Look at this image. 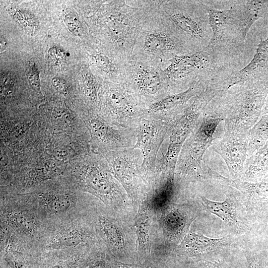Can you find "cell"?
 Returning <instances> with one entry per match:
<instances>
[{
    "instance_id": "obj_31",
    "label": "cell",
    "mask_w": 268,
    "mask_h": 268,
    "mask_svg": "<svg viewBox=\"0 0 268 268\" xmlns=\"http://www.w3.org/2000/svg\"><path fill=\"white\" fill-rule=\"evenodd\" d=\"M80 90L89 112L98 113L99 94L103 85L90 68L85 66L82 71Z\"/></svg>"
},
{
    "instance_id": "obj_23",
    "label": "cell",
    "mask_w": 268,
    "mask_h": 268,
    "mask_svg": "<svg viewBox=\"0 0 268 268\" xmlns=\"http://www.w3.org/2000/svg\"><path fill=\"white\" fill-rule=\"evenodd\" d=\"M88 58L92 66L106 82L123 83L130 60L110 49L108 51L92 49L88 52Z\"/></svg>"
},
{
    "instance_id": "obj_41",
    "label": "cell",
    "mask_w": 268,
    "mask_h": 268,
    "mask_svg": "<svg viewBox=\"0 0 268 268\" xmlns=\"http://www.w3.org/2000/svg\"><path fill=\"white\" fill-rule=\"evenodd\" d=\"M246 268H264L262 263L260 260L253 256H246Z\"/></svg>"
},
{
    "instance_id": "obj_38",
    "label": "cell",
    "mask_w": 268,
    "mask_h": 268,
    "mask_svg": "<svg viewBox=\"0 0 268 268\" xmlns=\"http://www.w3.org/2000/svg\"><path fill=\"white\" fill-rule=\"evenodd\" d=\"M48 56L50 62L54 67H61L65 64L66 54L60 48H51L48 51Z\"/></svg>"
},
{
    "instance_id": "obj_22",
    "label": "cell",
    "mask_w": 268,
    "mask_h": 268,
    "mask_svg": "<svg viewBox=\"0 0 268 268\" xmlns=\"http://www.w3.org/2000/svg\"><path fill=\"white\" fill-rule=\"evenodd\" d=\"M231 241L230 235L211 238L189 230L174 250L177 256L181 258L200 262L208 253L225 246Z\"/></svg>"
},
{
    "instance_id": "obj_29",
    "label": "cell",
    "mask_w": 268,
    "mask_h": 268,
    "mask_svg": "<svg viewBox=\"0 0 268 268\" xmlns=\"http://www.w3.org/2000/svg\"><path fill=\"white\" fill-rule=\"evenodd\" d=\"M268 173V141L247 158L241 180L249 182L263 181Z\"/></svg>"
},
{
    "instance_id": "obj_14",
    "label": "cell",
    "mask_w": 268,
    "mask_h": 268,
    "mask_svg": "<svg viewBox=\"0 0 268 268\" xmlns=\"http://www.w3.org/2000/svg\"><path fill=\"white\" fill-rule=\"evenodd\" d=\"M174 122H167L144 116L135 128L136 142L134 147L141 155L140 171L149 189L157 177V155L162 143L168 136Z\"/></svg>"
},
{
    "instance_id": "obj_43",
    "label": "cell",
    "mask_w": 268,
    "mask_h": 268,
    "mask_svg": "<svg viewBox=\"0 0 268 268\" xmlns=\"http://www.w3.org/2000/svg\"><path fill=\"white\" fill-rule=\"evenodd\" d=\"M7 46V43L6 40L3 36H0V52L6 49Z\"/></svg>"
},
{
    "instance_id": "obj_25",
    "label": "cell",
    "mask_w": 268,
    "mask_h": 268,
    "mask_svg": "<svg viewBox=\"0 0 268 268\" xmlns=\"http://www.w3.org/2000/svg\"><path fill=\"white\" fill-rule=\"evenodd\" d=\"M267 77H268V31L266 39L259 42L256 54L250 63L240 70L230 71L226 78V84L229 89L248 80Z\"/></svg>"
},
{
    "instance_id": "obj_8",
    "label": "cell",
    "mask_w": 268,
    "mask_h": 268,
    "mask_svg": "<svg viewBox=\"0 0 268 268\" xmlns=\"http://www.w3.org/2000/svg\"><path fill=\"white\" fill-rule=\"evenodd\" d=\"M228 68L208 46L194 53L176 56L163 68L171 94L186 90L197 81L207 83Z\"/></svg>"
},
{
    "instance_id": "obj_39",
    "label": "cell",
    "mask_w": 268,
    "mask_h": 268,
    "mask_svg": "<svg viewBox=\"0 0 268 268\" xmlns=\"http://www.w3.org/2000/svg\"><path fill=\"white\" fill-rule=\"evenodd\" d=\"M51 84L54 89L60 95L67 97L69 94L68 85L67 81L63 78L54 77L51 79Z\"/></svg>"
},
{
    "instance_id": "obj_3",
    "label": "cell",
    "mask_w": 268,
    "mask_h": 268,
    "mask_svg": "<svg viewBox=\"0 0 268 268\" xmlns=\"http://www.w3.org/2000/svg\"><path fill=\"white\" fill-rule=\"evenodd\" d=\"M79 191L95 197L112 208H124L130 198L113 175L104 156L90 152L69 161L64 172Z\"/></svg>"
},
{
    "instance_id": "obj_45",
    "label": "cell",
    "mask_w": 268,
    "mask_h": 268,
    "mask_svg": "<svg viewBox=\"0 0 268 268\" xmlns=\"http://www.w3.org/2000/svg\"><path fill=\"white\" fill-rule=\"evenodd\" d=\"M263 21L268 31V12L265 16V17L263 18Z\"/></svg>"
},
{
    "instance_id": "obj_2",
    "label": "cell",
    "mask_w": 268,
    "mask_h": 268,
    "mask_svg": "<svg viewBox=\"0 0 268 268\" xmlns=\"http://www.w3.org/2000/svg\"><path fill=\"white\" fill-rule=\"evenodd\" d=\"M161 0H115L95 19L110 49L130 60L138 33Z\"/></svg>"
},
{
    "instance_id": "obj_6",
    "label": "cell",
    "mask_w": 268,
    "mask_h": 268,
    "mask_svg": "<svg viewBox=\"0 0 268 268\" xmlns=\"http://www.w3.org/2000/svg\"><path fill=\"white\" fill-rule=\"evenodd\" d=\"M0 154L10 161L44 148L46 128L40 114L1 112Z\"/></svg>"
},
{
    "instance_id": "obj_7",
    "label": "cell",
    "mask_w": 268,
    "mask_h": 268,
    "mask_svg": "<svg viewBox=\"0 0 268 268\" xmlns=\"http://www.w3.org/2000/svg\"><path fill=\"white\" fill-rule=\"evenodd\" d=\"M200 122L186 139L180 151L175 172L176 189L198 183L204 178L201 161L207 148L214 140L213 135L220 117L202 112Z\"/></svg>"
},
{
    "instance_id": "obj_17",
    "label": "cell",
    "mask_w": 268,
    "mask_h": 268,
    "mask_svg": "<svg viewBox=\"0 0 268 268\" xmlns=\"http://www.w3.org/2000/svg\"><path fill=\"white\" fill-rule=\"evenodd\" d=\"M160 213L159 223L165 244L174 249L189 231L191 223L198 216V211L192 204L172 201Z\"/></svg>"
},
{
    "instance_id": "obj_1",
    "label": "cell",
    "mask_w": 268,
    "mask_h": 268,
    "mask_svg": "<svg viewBox=\"0 0 268 268\" xmlns=\"http://www.w3.org/2000/svg\"><path fill=\"white\" fill-rule=\"evenodd\" d=\"M268 94V77L248 80L215 96L205 109L225 122V133H246L262 115Z\"/></svg>"
},
{
    "instance_id": "obj_9",
    "label": "cell",
    "mask_w": 268,
    "mask_h": 268,
    "mask_svg": "<svg viewBox=\"0 0 268 268\" xmlns=\"http://www.w3.org/2000/svg\"><path fill=\"white\" fill-rule=\"evenodd\" d=\"M206 5L212 32L207 46L224 61L238 55L244 49L246 37L239 1L225 10Z\"/></svg>"
},
{
    "instance_id": "obj_32",
    "label": "cell",
    "mask_w": 268,
    "mask_h": 268,
    "mask_svg": "<svg viewBox=\"0 0 268 268\" xmlns=\"http://www.w3.org/2000/svg\"><path fill=\"white\" fill-rule=\"evenodd\" d=\"M244 34L247 33L254 23L264 18L268 12V0H248L239 1Z\"/></svg>"
},
{
    "instance_id": "obj_42",
    "label": "cell",
    "mask_w": 268,
    "mask_h": 268,
    "mask_svg": "<svg viewBox=\"0 0 268 268\" xmlns=\"http://www.w3.org/2000/svg\"><path fill=\"white\" fill-rule=\"evenodd\" d=\"M118 268H152L149 266L145 264H131L124 263H118L117 264Z\"/></svg>"
},
{
    "instance_id": "obj_35",
    "label": "cell",
    "mask_w": 268,
    "mask_h": 268,
    "mask_svg": "<svg viewBox=\"0 0 268 268\" xmlns=\"http://www.w3.org/2000/svg\"><path fill=\"white\" fill-rule=\"evenodd\" d=\"M26 73L30 85L38 95L43 96L40 80V72L38 66L32 61H28L26 65Z\"/></svg>"
},
{
    "instance_id": "obj_21",
    "label": "cell",
    "mask_w": 268,
    "mask_h": 268,
    "mask_svg": "<svg viewBox=\"0 0 268 268\" xmlns=\"http://www.w3.org/2000/svg\"><path fill=\"white\" fill-rule=\"evenodd\" d=\"M94 236L88 227L77 222H66L51 232L45 246L62 250L75 248L89 245Z\"/></svg>"
},
{
    "instance_id": "obj_37",
    "label": "cell",
    "mask_w": 268,
    "mask_h": 268,
    "mask_svg": "<svg viewBox=\"0 0 268 268\" xmlns=\"http://www.w3.org/2000/svg\"><path fill=\"white\" fill-rule=\"evenodd\" d=\"M14 81L9 73L1 74L0 97L1 99H5L12 94Z\"/></svg>"
},
{
    "instance_id": "obj_10",
    "label": "cell",
    "mask_w": 268,
    "mask_h": 268,
    "mask_svg": "<svg viewBox=\"0 0 268 268\" xmlns=\"http://www.w3.org/2000/svg\"><path fill=\"white\" fill-rule=\"evenodd\" d=\"M146 110L123 84L106 81L103 84L97 112L108 123L119 128L134 129Z\"/></svg>"
},
{
    "instance_id": "obj_12",
    "label": "cell",
    "mask_w": 268,
    "mask_h": 268,
    "mask_svg": "<svg viewBox=\"0 0 268 268\" xmlns=\"http://www.w3.org/2000/svg\"><path fill=\"white\" fill-rule=\"evenodd\" d=\"M123 84L146 109L171 95L163 67L133 58L128 63Z\"/></svg>"
},
{
    "instance_id": "obj_4",
    "label": "cell",
    "mask_w": 268,
    "mask_h": 268,
    "mask_svg": "<svg viewBox=\"0 0 268 268\" xmlns=\"http://www.w3.org/2000/svg\"><path fill=\"white\" fill-rule=\"evenodd\" d=\"M159 6L149 14L141 28L132 58L164 68L173 58L194 53L160 14Z\"/></svg>"
},
{
    "instance_id": "obj_11",
    "label": "cell",
    "mask_w": 268,
    "mask_h": 268,
    "mask_svg": "<svg viewBox=\"0 0 268 268\" xmlns=\"http://www.w3.org/2000/svg\"><path fill=\"white\" fill-rule=\"evenodd\" d=\"M83 193L63 175L16 195L23 201L37 205L45 214L58 217L73 210Z\"/></svg>"
},
{
    "instance_id": "obj_33",
    "label": "cell",
    "mask_w": 268,
    "mask_h": 268,
    "mask_svg": "<svg viewBox=\"0 0 268 268\" xmlns=\"http://www.w3.org/2000/svg\"><path fill=\"white\" fill-rule=\"evenodd\" d=\"M247 158L253 155L268 141V114L263 115L247 132Z\"/></svg>"
},
{
    "instance_id": "obj_24",
    "label": "cell",
    "mask_w": 268,
    "mask_h": 268,
    "mask_svg": "<svg viewBox=\"0 0 268 268\" xmlns=\"http://www.w3.org/2000/svg\"><path fill=\"white\" fill-rule=\"evenodd\" d=\"M207 173L209 177L220 185L237 190L249 204L258 207L268 205V182H249L239 179H229L209 167Z\"/></svg>"
},
{
    "instance_id": "obj_26",
    "label": "cell",
    "mask_w": 268,
    "mask_h": 268,
    "mask_svg": "<svg viewBox=\"0 0 268 268\" xmlns=\"http://www.w3.org/2000/svg\"><path fill=\"white\" fill-rule=\"evenodd\" d=\"M98 234L112 252L123 256L128 252L129 244L121 224L113 217L100 214L95 219Z\"/></svg>"
},
{
    "instance_id": "obj_44",
    "label": "cell",
    "mask_w": 268,
    "mask_h": 268,
    "mask_svg": "<svg viewBox=\"0 0 268 268\" xmlns=\"http://www.w3.org/2000/svg\"><path fill=\"white\" fill-rule=\"evenodd\" d=\"M268 114V94L262 112V115ZM261 115V116H262Z\"/></svg>"
},
{
    "instance_id": "obj_13",
    "label": "cell",
    "mask_w": 268,
    "mask_h": 268,
    "mask_svg": "<svg viewBox=\"0 0 268 268\" xmlns=\"http://www.w3.org/2000/svg\"><path fill=\"white\" fill-rule=\"evenodd\" d=\"M219 92L207 86L195 97L183 114L176 120L169 133V142L165 155L157 161L160 171L175 174L178 157L184 142L199 123L204 108Z\"/></svg>"
},
{
    "instance_id": "obj_18",
    "label": "cell",
    "mask_w": 268,
    "mask_h": 268,
    "mask_svg": "<svg viewBox=\"0 0 268 268\" xmlns=\"http://www.w3.org/2000/svg\"><path fill=\"white\" fill-rule=\"evenodd\" d=\"M204 81H197L186 90L169 95L152 104L144 116L167 122H174L184 113L194 98L207 86Z\"/></svg>"
},
{
    "instance_id": "obj_28",
    "label": "cell",
    "mask_w": 268,
    "mask_h": 268,
    "mask_svg": "<svg viewBox=\"0 0 268 268\" xmlns=\"http://www.w3.org/2000/svg\"><path fill=\"white\" fill-rule=\"evenodd\" d=\"M199 197L201 204L208 212L220 218L230 227L238 229L239 221L234 197L226 195V199L222 202L212 201L202 196Z\"/></svg>"
},
{
    "instance_id": "obj_40",
    "label": "cell",
    "mask_w": 268,
    "mask_h": 268,
    "mask_svg": "<svg viewBox=\"0 0 268 268\" xmlns=\"http://www.w3.org/2000/svg\"><path fill=\"white\" fill-rule=\"evenodd\" d=\"M200 262L202 268H233L221 261L203 259Z\"/></svg>"
},
{
    "instance_id": "obj_16",
    "label": "cell",
    "mask_w": 268,
    "mask_h": 268,
    "mask_svg": "<svg viewBox=\"0 0 268 268\" xmlns=\"http://www.w3.org/2000/svg\"><path fill=\"white\" fill-rule=\"evenodd\" d=\"M90 135L91 151L102 156L108 153L134 147V129L116 127L106 122L97 112H88L82 118Z\"/></svg>"
},
{
    "instance_id": "obj_20",
    "label": "cell",
    "mask_w": 268,
    "mask_h": 268,
    "mask_svg": "<svg viewBox=\"0 0 268 268\" xmlns=\"http://www.w3.org/2000/svg\"><path fill=\"white\" fill-rule=\"evenodd\" d=\"M40 114L50 132L90 137L82 119L65 105H56Z\"/></svg>"
},
{
    "instance_id": "obj_36",
    "label": "cell",
    "mask_w": 268,
    "mask_h": 268,
    "mask_svg": "<svg viewBox=\"0 0 268 268\" xmlns=\"http://www.w3.org/2000/svg\"><path fill=\"white\" fill-rule=\"evenodd\" d=\"M65 23L70 32L74 35L81 37L83 30L78 17L72 11H68L65 15Z\"/></svg>"
},
{
    "instance_id": "obj_15",
    "label": "cell",
    "mask_w": 268,
    "mask_h": 268,
    "mask_svg": "<svg viewBox=\"0 0 268 268\" xmlns=\"http://www.w3.org/2000/svg\"><path fill=\"white\" fill-rule=\"evenodd\" d=\"M104 156L113 175L124 189L130 201L139 205L149 191L141 174L140 150L132 147L111 151Z\"/></svg>"
},
{
    "instance_id": "obj_34",
    "label": "cell",
    "mask_w": 268,
    "mask_h": 268,
    "mask_svg": "<svg viewBox=\"0 0 268 268\" xmlns=\"http://www.w3.org/2000/svg\"><path fill=\"white\" fill-rule=\"evenodd\" d=\"M10 13L13 18L26 29L33 31L37 28V18L30 11L22 8L11 9Z\"/></svg>"
},
{
    "instance_id": "obj_27",
    "label": "cell",
    "mask_w": 268,
    "mask_h": 268,
    "mask_svg": "<svg viewBox=\"0 0 268 268\" xmlns=\"http://www.w3.org/2000/svg\"><path fill=\"white\" fill-rule=\"evenodd\" d=\"M152 210L148 204L142 201L139 205L134 219L137 238V252L138 259L145 261L150 254V231Z\"/></svg>"
},
{
    "instance_id": "obj_5",
    "label": "cell",
    "mask_w": 268,
    "mask_h": 268,
    "mask_svg": "<svg viewBox=\"0 0 268 268\" xmlns=\"http://www.w3.org/2000/svg\"><path fill=\"white\" fill-rule=\"evenodd\" d=\"M158 10L194 53L208 45L212 32L202 1L161 0Z\"/></svg>"
},
{
    "instance_id": "obj_19",
    "label": "cell",
    "mask_w": 268,
    "mask_h": 268,
    "mask_svg": "<svg viewBox=\"0 0 268 268\" xmlns=\"http://www.w3.org/2000/svg\"><path fill=\"white\" fill-rule=\"evenodd\" d=\"M213 150L224 159L234 179H240L247 157L246 133H224L221 138L214 140Z\"/></svg>"
},
{
    "instance_id": "obj_30",
    "label": "cell",
    "mask_w": 268,
    "mask_h": 268,
    "mask_svg": "<svg viewBox=\"0 0 268 268\" xmlns=\"http://www.w3.org/2000/svg\"><path fill=\"white\" fill-rule=\"evenodd\" d=\"M5 220L15 231L23 235H33L39 228L37 218L24 209H9L5 213Z\"/></svg>"
}]
</instances>
